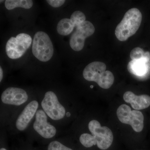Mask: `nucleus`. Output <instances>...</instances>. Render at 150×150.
<instances>
[{"instance_id":"1a4fd4ad","label":"nucleus","mask_w":150,"mask_h":150,"mask_svg":"<svg viewBox=\"0 0 150 150\" xmlns=\"http://www.w3.org/2000/svg\"><path fill=\"white\" fill-rule=\"evenodd\" d=\"M34 130L45 139H50L56 134V129L47 122V115L43 110H39L35 114V120L33 123Z\"/></svg>"},{"instance_id":"5701e85b","label":"nucleus","mask_w":150,"mask_h":150,"mask_svg":"<svg viewBox=\"0 0 150 150\" xmlns=\"http://www.w3.org/2000/svg\"><path fill=\"white\" fill-rule=\"evenodd\" d=\"M0 150H7L6 149H4V148H1V149Z\"/></svg>"},{"instance_id":"9d476101","label":"nucleus","mask_w":150,"mask_h":150,"mask_svg":"<svg viewBox=\"0 0 150 150\" xmlns=\"http://www.w3.org/2000/svg\"><path fill=\"white\" fill-rule=\"evenodd\" d=\"M28 99L26 91L18 88H8L1 95L2 101L6 104L20 105L26 102Z\"/></svg>"},{"instance_id":"423d86ee","label":"nucleus","mask_w":150,"mask_h":150,"mask_svg":"<svg viewBox=\"0 0 150 150\" xmlns=\"http://www.w3.org/2000/svg\"><path fill=\"white\" fill-rule=\"evenodd\" d=\"M88 129L91 132L96 144L100 149H108L113 142V134L108 127L101 126L96 120H92L88 124Z\"/></svg>"},{"instance_id":"4be33fe9","label":"nucleus","mask_w":150,"mask_h":150,"mask_svg":"<svg viewBox=\"0 0 150 150\" xmlns=\"http://www.w3.org/2000/svg\"><path fill=\"white\" fill-rule=\"evenodd\" d=\"M66 115L67 117H70L71 116V113L69 112H67V113H66Z\"/></svg>"},{"instance_id":"6ab92c4d","label":"nucleus","mask_w":150,"mask_h":150,"mask_svg":"<svg viewBox=\"0 0 150 150\" xmlns=\"http://www.w3.org/2000/svg\"><path fill=\"white\" fill-rule=\"evenodd\" d=\"M48 150H73L67 147L62 143L57 141L51 142L48 146Z\"/></svg>"},{"instance_id":"6e6552de","label":"nucleus","mask_w":150,"mask_h":150,"mask_svg":"<svg viewBox=\"0 0 150 150\" xmlns=\"http://www.w3.org/2000/svg\"><path fill=\"white\" fill-rule=\"evenodd\" d=\"M76 27V31L70 38V45L74 51H79L83 48L86 38L93 34L95 28L91 22L87 21Z\"/></svg>"},{"instance_id":"f03ea898","label":"nucleus","mask_w":150,"mask_h":150,"mask_svg":"<svg viewBox=\"0 0 150 150\" xmlns=\"http://www.w3.org/2000/svg\"><path fill=\"white\" fill-rule=\"evenodd\" d=\"M106 68L103 62H92L84 69L83 77L87 81L95 82L103 88H109L114 82V77L110 71H105Z\"/></svg>"},{"instance_id":"dca6fc26","label":"nucleus","mask_w":150,"mask_h":150,"mask_svg":"<svg viewBox=\"0 0 150 150\" xmlns=\"http://www.w3.org/2000/svg\"><path fill=\"white\" fill-rule=\"evenodd\" d=\"M130 56L132 60H139L144 58H146L149 61H150L149 52H145L142 48L139 47L134 48L131 51Z\"/></svg>"},{"instance_id":"20e7f679","label":"nucleus","mask_w":150,"mask_h":150,"mask_svg":"<svg viewBox=\"0 0 150 150\" xmlns=\"http://www.w3.org/2000/svg\"><path fill=\"white\" fill-rule=\"evenodd\" d=\"M32 41L31 36L25 33L19 34L16 37H11L6 44L7 55L11 59L21 58L30 47Z\"/></svg>"},{"instance_id":"39448f33","label":"nucleus","mask_w":150,"mask_h":150,"mask_svg":"<svg viewBox=\"0 0 150 150\" xmlns=\"http://www.w3.org/2000/svg\"><path fill=\"white\" fill-rule=\"evenodd\" d=\"M117 117L121 123L131 125L134 131L141 132L144 127V116L141 111L131 110L126 104L121 105L117 110Z\"/></svg>"},{"instance_id":"f8f14e48","label":"nucleus","mask_w":150,"mask_h":150,"mask_svg":"<svg viewBox=\"0 0 150 150\" xmlns=\"http://www.w3.org/2000/svg\"><path fill=\"white\" fill-rule=\"evenodd\" d=\"M125 102L131 104L135 110L146 109L150 105V96L148 95L137 96L132 92L126 91L123 96Z\"/></svg>"},{"instance_id":"4468645a","label":"nucleus","mask_w":150,"mask_h":150,"mask_svg":"<svg viewBox=\"0 0 150 150\" xmlns=\"http://www.w3.org/2000/svg\"><path fill=\"white\" fill-rule=\"evenodd\" d=\"M75 27L74 24L70 19H62L57 25V32L61 35H69L72 32Z\"/></svg>"},{"instance_id":"7ed1b4c3","label":"nucleus","mask_w":150,"mask_h":150,"mask_svg":"<svg viewBox=\"0 0 150 150\" xmlns=\"http://www.w3.org/2000/svg\"><path fill=\"white\" fill-rule=\"evenodd\" d=\"M33 54L39 61L47 62L54 54L53 44L49 36L43 31L35 33L33 40Z\"/></svg>"},{"instance_id":"0eeeda50","label":"nucleus","mask_w":150,"mask_h":150,"mask_svg":"<svg viewBox=\"0 0 150 150\" xmlns=\"http://www.w3.org/2000/svg\"><path fill=\"white\" fill-rule=\"evenodd\" d=\"M41 106L45 113L54 120L62 119L66 114L65 108L59 103L58 98L53 92H47L42 102Z\"/></svg>"},{"instance_id":"aec40b11","label":"nucleus","mask_w":150,"mask_h":150,"mask_svg":"<svg viewBox=\"0 0 150 150\" xmlns=\"http://www.w3.org/2000/svg\"><path fill=\"white\" fill-rule=\"evenodd\" d=\"M51 6L54 8H58L64 4V0H48L46 1Z\"/></svg>"},{"instance_id":"9b49d317","label":"nucleus","mask_w":150,"mask_h":150,"mask_svg":"<svg viewBox=\"0 0 150 150\" xmlns=\"http://www.w3.org/2000/svg\"><path fill=\"white\" fill-rule=\"evenodd\" d=\"M38 106V102L36 100H33L26 105L17 119L16 123L17 129L20 131L26 129L37 112Z\"/></svg>"},{"instance_id":"a211bd4d","label":"nucleus","mask_w":150,"mask_h":150,"mask_svg":"<svg viewBox=\"0 0 150 150\" xmlns=\"http://www.w3.org/2000/svg\"><path fill=\"white\" fill-rule=\"evenodd\" d=\"M86 16L84 14L80 11H76L74 12L71 17V20L74 24L75 27L83 22L86 21Z\"/></svg>"},{"instance_id":"b1692460","label":"nucleus","mask_w":150,"mask_h":150,"mask_svg":"<svg viewBox=\"0 0 150 150\" xmlns=\"http://www.w3.org/2000/svg\"><path fill=\"white\" fill-rule=\"evenodd\" d=\"M90 87L91 88H93V86H91Z\"/></svg>"},{"instance_id":"ddd939ff","label":"nucleus","mask_w":150,"mask_h":150,"mask_svg":"<svg viewBox=\"0 0 150 150\" xmlns=\"http://www.w3.org/2000/svg\"><path fill=\"white\" fill-rule=\"evenodd\" d=\"M149 62L146 58L132 60L128 64L127 69L132 74L137 76H143L146 74L149 71Z\"/></svg>"},{"instance_id":"412c9836","label":"nucleus","mask_w":150,"mask_h":150,"mask_svg":"<svg viewBox=\"0 0 150 150\" xmlns=\"http://www.w3.org/2000/svg\"><path fill=\"white\" fill-rule=\"evenodd\" d=\"M3 77V71L1 67H0V82L1 81Z\"/></svg>"},{"instance_id":"f3484780","label":"nucleus","mask_w":150,"mask_h":150,"mask_svg":"<svg viewBox=\"0 0 150 150\" xmlns=\"http://www.w3.org/2000/svg\"><path fill=\"white\" fill-rule=\"evenodd\" d=\"M79 140L81 144L86 148L91 147L93 145H96L92 135L87 133L82 134L80 137Z\"/></svg>"},{"instance_id":"2eb2a0df","label":"nucleus","mask_w":150,"mask_h":150,"mask_svg":"<svg viewBox=\"0 0 150 150\" xmlns=\"http://www.w3.org/2000/svg\"><path fill=\"white\" fill-rule=\"evenodd\" d=\"M5 5L8 10L13 9L16 7L29 9L33 5V2L31 0H6Z\"/></svg>"},{"instance_id":"f257e3e1","label":"nucleus","mask_w":150,"mask_h":150,"mask_svg":"<svg viewBox=\"0 0 150 150\" xmlns=\"http://www.w3.org/2000/svg\"><path fill=\"white\" fill-rule=\"evenodd\" d=\"M142 14L137 8L129 10L115 30V35L118 40L124 41L136 33L141 25Z\"/></svg>"}]
</instances>
